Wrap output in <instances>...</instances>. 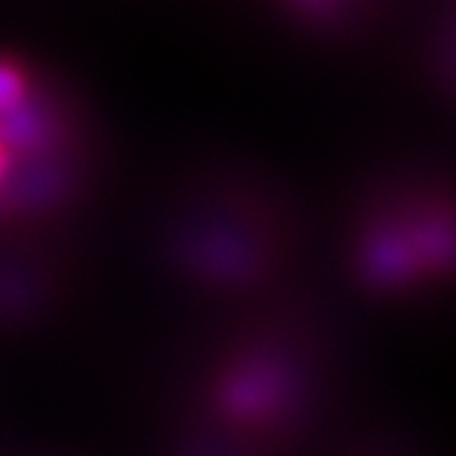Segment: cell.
Instances as JSON below:
<instances>
[{"instance_id": "1", "label": "cell", "mask_w": 456, "mask_h": 456, "mask_svg": "<svg viewBox=\"0 0 456 456\" xmlns=\"http://www.w3.org/2000/svg\"><path fill=\"white\" fill-rule=\"evenodd\" d=\"M154 247L182 287L240 310L305 280L310 224L271 170L216 154L170 180Z\"/></svg>"}, {"instance_id": "2", "label": "cell", "mask_w": 456, "mask_h": 456, "mask_svg": "<svg viewBox=\"0 0 456 456\" xmlns=\"http://www.w3.org/2000/svg\"><path fill=\"white\" fill-rule=\"evenodd\" d=\"M340 342L307 280L238 310L203 354L186 401L296 456L326 424Z\"/></svg>"}, {"instance_id": "3", "label": "cell", "mask_w": 456, "mask_h": 456, "mask_svg": "<svg viewBox=\"0 0 456 456\" xmlns=\"http://www.w3.org/2000/svg\"><path fill=\"white\" fill-rule=\"evenodd\" d=\"M454 231L450 175L428 168L379 175L345 212L342 268L370 298H414L454 277Z\"/></svg>"}, {"instance_id": "4", "label": "cell", "mask_w": 456, "mask_h": 456, "mask_svg": "<svg viewBox=\"0 0 456 456\" xmlns=\"http://www.w3.org/2000/svg\"><path fill=\"white\" fill-rule=\"evenodd\" d=\"M7 173L3 222H56L85 196L96 173V144L85 112L66 91L37 79L21 105L0 117Z\"/></svg>"}, {"instance_id": "5", "label": "cell", "mask_w": 456, "mask_h": 456, "mask_svg": "<svg viewBox=\"0 0 456 456\" xmlns=\"http://www.w3.org/2000/svg\"><path fill=\"white\" fill-rule=\"evenodd\" d=\"M79 277V252L56 222L0 226V326L37 329L66 307Z\"/></svg>"}, {"instance_id": "6", "label": "cell", "mask_w": 456, "mask_h": 456, "mask_svg": "<svg viewBox=\"0 0 456 456\" xmlns=\"http://www.w3.org/2000/svg\"><path fill=\"white\" fill-rule=\"evenodd\" d=\"M163 456H289L275 444L235 428L184 401L163 443Z\"/></svg>"}, {"instance_id": "7", "label": "cell", "mask_w": 456, "mask_h": 456, "mask_svg": "<svg viewBox=\"0 0 456 456\" xmlns=\"http://www.w3.org/2000/svg\"><path fill=\"white\" fill-rule=\"evenodd\" d=\"M336 456H419V450L412 447L401 433L389 428H363L345 440Z\"/></svg>"}, {"instance_id": "8", "label": "cell", "mask_w": 456, "mask_h": 456, "mask_svg": "<svg viewBox=\"0 0 456 456\" xmlns=\"http://www.w3.org/2000/svg\"><path fill=\"white\" fill-rule=\"evenodd\" d=\"M33 82L36 75H30L24 63L10 56H0V117L24 102Z\"/></svg>"}, {"instance_id": "9", "label": "cell", "mask_w": 456, "mask_h": 456, "mask_svg": "<svg viewBox=\"0 0 456 456\" xmlns=\"http://www.w3.org/2000/svg\"><path fill=\"white\" fill-rule=\"evenodd\" d=\"M5 173H7V157H5V150L0 147V184L5 180Z\"/></svg>"}]
</instances>
